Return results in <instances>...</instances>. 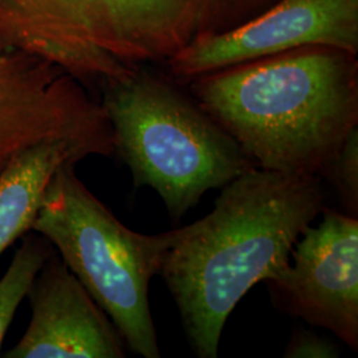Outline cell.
<instances>
[{
	"label": "cell",
	"instance_id": "1",
	"mask_svg": "<svg viewBox=\"0 0 358 358\" xmlns=\"http://www.w3.org/2000/svg\"><path fill=\"white\" fill-rule=\"evenodd\" d=\"M325 203L319 177L254 166L222 187L210 214L174 230L158 276L198 357H217L234 308L289 263L294 244Z\"/></svg>",
	"mask_w": 358,
	"mask_h": 358
},
{
	"label": "cell",
	"instance_id": "2",
	"mask_svg": "<svg viewBox=\"0 0 358 358\" xmlns=\"http://www.w3.org/2000/svg\"><path fill=\"white\" fill-rule=\"evenodd\" d=\"M309 45L195 77L192 99L264 170L321 178L358 128V62Z\"/></svg>",
	"mask_w": 358,
	"mask_h": 358
},
{
	"label": "cell",
	"instance_id": "3",
	"mask_svg": "<svg viewBox=\"0 0 358 358\" xmlns=\"http://www.w3.org/2000/svg\"><path fill=\"white\" fill-rule=\"evenodd\" d=\"M271 0H0V43L63 69L87 88L167 62Z\"/></svg>",
	"mask_w": 358,
	"mask_h": 358
},
{
	"label": "cell",
	"instance_id": "4",
	"mask_svg": "<svg viewBox=\"0 0 358 358\" xmlns=\"http://www.w3.org/2000/svg\"><path fill=\"white\" fill-rule=\"evenodd\" d=\"M103 90L115 154L130 169L136 187L158 192L173 222L208 190L254 167L199 103L148 66Z\"/></svg>",
	"mask_w": 358,
	"mask_h": 358
},
{
	"label": "cell",
	"instance_id": "5",
	"mask_svg": "<svg viewBox=\"0 0 358 358\" xmlns=\"http://www.w3.org/2000/svg\"><path fill=\"white\" fill-rule=\"evenodd\" d=\"M75 166L68 162L56 170L31 231L57 248L134 355L159 358L149 284L159 273L174 230H130L77 178Z\"/></svg>",
	"mask_w": 358,
	"mask_h": 358
},
{
	"label": "cell",
	"instance_id": "6",
	"mask_svg": "<svg viewBox=\"0 0 358 358\" xmlns=\"http://www.w3.org/2000/svg\"><path fill=\"white\" fill-rule=\"evenodd\" d=\"M66 141L115 155L103 105L63 69L0 43V171L40 143Z\"/></svg>",
	"mask_w": 358,
	"mask_h": 358
},
{
	"label": "cell",
	"instance_id": "7",
	"mask_svg": "<svg viewBox=\"0 0 358 358\" xmlns=\"http://www.w3.org/2000/svg\"><path fill=\"white\" fill-rule=\"evenodd\" d=\"M317 227L308 226L288 263L266 280L282 313L332 332L358 349V217L322 210Z\"/></svg>",
	"mask_w": 358,
	"mask_h": 358
},
{
	"label": "cell",
	"instance_id": "8",
	"mask_svg": "<svg viewBox=\"0 0 358 358\" xmlns=\"http://www.w3.org/2000/svg\"><path fill=\"white\" fill-rule=\"evenodd\" d=\"M309 45L357 55L358 0H282L239 26L194 40L166 62L180 83Z\"/></svg>",
	"mask_w": 358,
	"mask_h": 358
},
{
	"label": "cell",
	"instance_id": "9",
	"mask_svg": "<svg viewBox=\"0 0 358 358\" xmlns=\"http://www.w3.org/2000/svg\"><path fill=\"white\" fill-rule=\"evenodd\" d=\"M28 296L29 325L3 357H125L122 336L62 259L48 257Z\"/></svg>",
	"mask_w": 358,
	"mask_h": 358
},
{
	"label": "cell",
	"instance_id": "10",
	"mask_svg": "<svg viewBox=\"0 0 358 358\" xmlns=\"http://www.w3.org/2000/svg\"><path fill=\"white\" fill-rule=\"evenodd\" d=\"M87 157L88 152L75 143L44 142L19 154L0 171V255L32 229L56 170Z\"/></svg>",
	"mask_w": 358,
	"mask_h": 358
},
{
	"label": "cell",
	"instance_id": "11",
	"mask_svg": "<svg viewBox=\"0 0 358 358\" xmlns=\"http://www.w3.org/2000/svg\"><path fill=\"white\" fill-rule=\"evenodd\" d=\"M52 255L50 242L26 238L0 279V348L22 301L29 294L38 272Z\"/></svg>",
	"mask_w": 358,
	"mask_h": 358
},
{
	"label": "cell",
	"instance_id": "12",
	"mask_svg": "<svg viewBox=\"0 0 358 358\" xmlns=\"http://www.w3.org/2000/svg\"><path fill=\"white\" fill-rule=\"evenodd\" d=\"M321 179L331 182L345 214L358 217V128L353 129Z\"/></svg>",
	"mask_w": 358,
	"mask_h": 358
},
{
	"label": "cell",
	"instance_id": "13",
	"mask_svg": "<svg viewBox=\"0 0 358 358\" xmlns=\"http://www.w3.org/2000/svg\"><path fill=\"white\" fill-rule=\"evenodd\" d=\"M282 357L334 358L338 357V349L327 337L301 329L292 334Z\"/></svg>",
	"mask_w": 358,
	"mask_h": 358
}]
</instances>
